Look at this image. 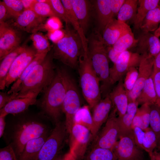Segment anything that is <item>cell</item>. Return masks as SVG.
<instances>
[{
	"instance_id": "obj_1",
	"label": "cell",
	"mask_w": 160,
	"mask_h": 160,
	"mask_svg": "<svg viewBox=\"0 0 160 160\" xmlns=\"http://www.w3.org/2000/svg\"><path fill=\"white\" fill-rule=\"evenodd\" d=\"M44 118L24 116L6 122L3 136L7 145L12 147L18 159L28 141L52 131L47 121L48 118Z\"/></svg>"
},
{
	"instance_id": "obj_2",
	"label": "cell",
	"mask_w": 160,
	"mask_h": 160,
	"mask_svg": "<svg viewBox=\"0 0 160 160\" xmlns=\"http://www.w3.org/2000/svg\"><path fill=\"white\" fill-rule=\"evenodd\" d=\"M52 51L36 65L22 82L16 98L37 95L44 91L54 79L56 70L53 62Z\"/></svg>"
},
{
	"instance_id": "obj_3",
	"label": "cell",
	"mask_w": 160,
	"mask_h": 160,
	"mask_svg": "<svg viewBox=\"0 0 160 160\" xmlns=\"http://www.w3.org/2000/svg\"><path fill=\"white\" fill-rule=\"evenodd\" d=\"M88 52L93 67L101 82V94L103 98L111 92L112 85L109 78V60L107 47L102 34L96 31L87 39Z\"/></svg>"
},
{
	"instance_id": "obj_4",
	"label": "cell",
	"mask_w": 160,
	"mask_h": 160,
	"mask_svg": "<svg viewBox=\"0 0 160 160\" xmlns=\"http://www.w3.org/2000/svg\"><path fill=\"white\" fill-rule=\"evenodd\" d=\"M77 69L83 96L89 108L93 109L101 99L100 81L93 67L88 49L82 50Z\"/></svg>"
},
{
	"instance_id": "obj_5",
	"label": "cell",
	"mask_w": 160,
	"mask_h": 160,
	"mask_svg": "<svg viewBox=\"0 0 160 160\" xmlns=\"http://www.w3.org/2000/svg\"><path fill=\"white\" fill-rule=\"evenodd\" d=\"M39 103L43 114L55 124L60 121L66 89L58 68L49 86L44 90Z\"/></svg>"
},
{
	"instance_id": "obj_6",
	"label": "cell",
	"mask_w": 160,
	"mask_h": 160,
	"mask_svg": "<svg viewBox=\"0 0 160 160\" xmlns=\"http://www.w3.org/2000/svg\"><path fill=\"white\" fill-rule=\"evenodd\" d=\"M69 25H66L64 37L54 45L52 51L54 59L72 69L78 68L79 60L83 50L81 38Z\"/></svg>"
},
{
	"instance_id": "obj_7",
	"label": "cell",
	"mask_w": 160,
	"mask_h": 160,
	"mask_svg": "<svg viewBox=\"0 0 160 160\" xmlns=\"http://www.w3.org/2000/svg\"><path fill=\"white\" fill-rule=\"evenodd\" d=\"M58 68L66 89L62 111L65 115V122L69 133L74 124L75 115L81 108V98L76 84L72 77L65 68Z\"/></svg>"
},
{
	"instance_id": "obj_8",
	"label": "cell",
	"mask_w": 160,
	"mask_h": 160,
	"mask_svg": "<svg viewBox=\"0 0 160 160\" xmlns=\"http://www.w3.org/2000/svg\"><path fill=\"white\" fill-rule=\"evenodd\" d=\"M68 134L65 121L56 123L35 160H54L59 155Z\"/></svg>"
},
{
	"instance_id": "obj_9",
	"label": "cell",
	"mask_w": 160,
	"mask_h": 160,
	"mask_svg": "<svg viewBox=\"0 0 160 160\" xmlns=\"http://www.w3.org/2000/svg\"><path fill=\"white\" fill-rule=\"evenodd\" d=\"M116 113L113 106L105 126L94 140L92 148L100 147L114 151L120 136Z\"/></svg>"
},
{
	"instance_id": "obj_10",
	"label": "cell",
	"mask_w": 160,
	"mask_h": 160,
	"mask_svg": "<svg viewBox=\"0 0 160 160\" xmlns=\"http://www.w3.org/2000/svg\"><path fill=\"white\" fill-rule=\"evenodd\" d=\"M70 151L78 160L83 159L92 136L91 131L81 125L74 123L68 135Z\"/></svg>"
},
{
	"instance_id": "obj_11",
	"label": "cell",
	"mask_w": 160,
	"mask_h": 160,
	"mask_svg": "<svg viewBox=\"0 0 160 160\" xmlns=\"http://www.w3.org/2000/svg\"><path fill=\"white\" fill-rule=\"evenodd\" d=\"M142 55L126 50L121 53L112 67L110 68L109 78L112 86L119 81L132 67H138Z\"/></svg>"
},
{
	"instance_id": "obj_12",
	"label": "cell",
	"mask_w": 160,
	"mask_h": 160,
	"mask_svg": "<svg viewBox=\"0 0 160 160\" xmlns=\"http://www.w3.org/2000/svg\"><path fill=\"white\" fill-rule=\"evenodd\" d=\"M22 35L19 29L7 22L0 23V60L20 47Z\"/></svg>"
},
{
	"instance_id": "obj_13",
	"label": "cell",
	"mask_w": 160,
	"mask_h": 160,
	"mask_svg": "<svg viewBox=\"0 0 160 160\" xmlns=\"http://www.w3.org/2000/svg\"><path fill=\"white\" fill-rule=\"evenodd\" d=\"M37 54L33 46H27L12 63L6 77L5 87L8 88L18 78Z\"/></svg>"
},
{
	"instance_id": "obj_14",
	"label": "cell",
	"mask_w": 160,
	"mask_h": 160,
	"mask_svg": "<svg viewBox=\"0 0 160 160\" xmlns=\"http://www.w3.org/2000/svg\"><path fill=\"white\" fill-rule=\"evenodd\" d=\"M142 150L135 143L132 131L120 137L113 151L117 160H131L143 157Z\"/></svg>"
},
{
	"instance_id": "obj_15",
	"label": "cell",
	"mask_w": 160,
	"mask_h": 160,
	"mask_svg": "<svg viewBox=\"0 0 160 160\" xmlns=\"http://www.w3.org/2000/svg\"><path fill=\"white\" fill-rule=\"evenodd\" d=\"M154 58L147 54L142 55L137 79L132 90L128 94V101H136L146 81L152 76Z\"/></svg>"
},
{
	"instance_id": "obj_16",
	"label": "cell",
	"mask_w": 160,
	"mask_h": 160,
	"mask_svg": "<svg viewBox=\"0 0 160 160\" xmlns=\"http://www.w3.org/2000/svg\"><path fill=\"white\" fill-rule=\"evenodd\" d=\"M13 25L19 30L33 33L45 29L47 18L40 17L31 9L25 10L15 19Z\"/></svg>"
},
{
	"instance_id": "obj_17",
	"label": "cell",
	"mask_w": 160,
	"mask_h": 160,
	"mask_svg": "<svg viewBox=\"0 0 160 160\" xmlns=\"http://www.w3.org/2000/svg\"><path fill=\"white\" fill-rule=\"evenodd\" d=\"M113 107V103L108 94L102 99L93 109V123L91 132L93 140L103 124L108 119Z\"/></svg>"
},
{
	"instance_id": "obj_18",
	"label": "cell",
	"mask_w": 160,
	"mask_h": 160,
	"mask_svg": "<svg viewBox=\"0 0 160 160\" xmlns=\"http://www.w3.org/2000/svg\"><path fill=\"white\" fill-rule=\"evenodd\" d=\"M131 30L126 23L113 18L103 32V39L107 46H112L123 35Z\"/></svg>"
},
{
	"instance_id": "obj_19",
	"label": "cell",
	"mask_w": 160,
	"mask_h": 160,
	"mask_svg": "<svg viewBox=\"0 0 160 160\" xmlns=\"http://www.w3.org/2000/svg\"><path fill=\"white\" fill-rule=\"evenodd\" d=\"M137 52L141 55L147 54L155 57L160 52V40L150 32H143L138 38Z\"/></svg>"
},
{
	"instance_id": "obj_20",
	"label": "cell",
	"mask_w": 160,
	"mask_h": 160,
	"mask_svg": "<svg viewBox=\"0 0 160 160\" xmlns=\"http://www.w3.org/2000/svg\"><path fill=\"white\" fill-rule=\"evenodd\" d=\"M109 94L118 117H122L126 112L128 104V95L124 86L123 79L118 81Z\"/></svg>"
},
{
	"instance_id": "obj_21",
	"label": "cell",
	"mask_w": 160,
	"mask_h": 160,
	"mask_svg": "<svg viewBox=\"0 0 160 160\" xmlns=\"http://www.w3.org/2000/svg\"><path fill=\"white\" fill-rule=\"evenodd\" d=\"M37 96L12 100L0 109V116H6L9 114L15 115L24 112L30 106L37 103Z\"/></svg>"
},
{
	"instance_id": "obj_22",
	"label": "cell",
	"mask_w": 160,
	"mask_h": 160,
	"mask_svg": "<svg viewBox=\"0 0 160 160\" xmlns=\"http://www.w3.org/2000/svg\"><path fill=\"white\" fill-rule=\"evenodd\" d=\"M93 4L96 15L97 31L101 34L108 24L114 18L111 9L110 0H95Z\"/></svg>"
},
{
	"instance_id": "obj_23",
	"label": "cell",
	"mask_w": 160,
	"mask_h": 160,
	"mask_svg": "<svg viewBox=\"0 0 160 160\" xmlns=\"http://www.w3.org/2000/svg\"><path fill=\"white\" fill-rule=\"evenodd\" d=\"M51 132L28 141L25 146L18 160H35Z\"/></svg>"
},
{
	"instance_id": "obj_24",
	"label": "cell",
	"mask_w": 160,
	"mask_h": 160,
	"mask_svg": "<svg viewBox=\"0 0 160 160\" xmlns=\"http://www.w3.org/2000/svg\"><path fill=\"white\" fill-rule=\"evenodd\" d=\"M72 7L80 27L85 34L90 20L89 1L86 0H71Z\"/></svg>"
},
{
	"instance_id": "obj_25",
	"label": "cell",
	"mask_w": 160,
	"mask_h": 160,
	"mask_svg": "<svg viewBox=\"0 0 160 160\" xmlns=\"http://www.w3.org/2000/svg\"><path fill=\"white\" fill-rule=\"evenodd\" d=\"M27 46L25 44L20 46L7 55L0 61V89L2 90L5 87L6 77L13 62L16 58L25 49Z\"/></svg>"
},
{
	"instance_id": "obj_26",
	"label": "cell",
	"mask_w": 160,
	"mask_h": 160,
	"mask_svg": "<svg viewBox=\"0 0 160 160\" xmlns=\"http://www.w3.org/2000/svg\"><path fill=\"white\" fill-rule=\"evenodd\" d=\"M137 102L129 101L126 113L121 117H118L120 131V136L132 131L131 125L133 119L138 109Z\"/></svg>"
},
{
	"instance_id": "obj_27",
	"label": "cell",
	"mask_w": 160,
	"mask_h": 160,
	"mask_svg": "<svg viewBox=\"0 0 160 160\" xmlns=\"http://www.w3.org/2000/svg\"><path fill=\"white\" fill-rule=\"evenodd\" d=\"M159 1V0H138L137 12L134 20L135 29L140 28L142 23L148 13L158 7Z\"/></svg>"
},
{
	"instance_id": "obj_28",
	"label": "cell",
	"mask_w": 160,
	"mask_h": 160,
	"mask_svg": "<svg viewBox=\"0 0 160 160\" xmlns=\"http://www.w3.org/2000/svg\"><path fill=\"white\" fill-rule=\"evenodd\" d=\"M68 15L70 24L72 25L73 29L77 33L81 40L83 50H87V39L81 29L78 19L73 10L71 0H61Z\"/></svg>"
},
{
	"instance_id": "obj_29",
	"label": "cell",
	"mask_w": 160,
	"mask_h": 160,
	"mask_svg": "<svg viewBox=\"0 0 160 160\" xmlns=\"http://www.w3.org/2000/svg\"><path fill=\"white\" fill-rule=\"evenodd\" d=\"M157 96L152 76L146 81L136 101L139 105L146 104L150 105L156 104Z\"/></svg>"
},
{
	"instance_id": "obj_30",
	"label": "cell",
	"mask_w": 160,
	"mask_h": 160,
	"mask_svg": "<svg viewBox=\"0 0 160 160\" xmlns=\"http://www.w3.org/2000/svg\"><path fill=\"white\" fill-rule=\"evenodd\" d=\"M48 54V53H47ZM47 53H37L33 59L23 71L17 80L12 84L10 89L7 92L8 93H17L20 86L33 68L41 62L47 54Z\"/></svg>"
},
{
	"instance_id": "obj_31",
	"label": "cell",
	"mask_w": 160,
	"mask_h": 160,
	"mask_svg": "<svg viewBox=\"0 0 160 160\" xmlns=\"http://www.w3.org/2000/svg\"><path fill=\"white\" fill-rule=\"evenodd\" d=\"M160 23V6L150 10L143 21L140 28L143 32L155 31Z\"/></svg>"
},
{
	"instance_id": "obj_32",
	"label": "cell",
	"mask_w": 160,
	"mask_h": 160,
	"mask_svg": "<svg viewBox=\"0 0 160 160\" xmlns=\"http://www.w3.org/2000/svg\"><path fill=\"white\" fill-rule=\"evenodd\" d=\"M138 4L137 0H125L118 15L117 20L122 22L134 18Z\"/></svg>"
},
{
	"instance_id": "obj_33",
	"label": "cell",
	"mask_w": 160,
	"mask_h": 160,
	"mask_svg": "<svg viewBox=\"0 0 160 160\" xmlns=\"http://www.w3.org/2000/svg\"><path fill=\"white\" fill-rule=\"evenodd\" d=\"M84 160H117L113 151L102 148H92Z\"/></svg>"
},
{
	"instance_id": "obj_34",
	"label": "cell",
	"mask_w": 160,
	"mask_h": 160,
	"mask_svg": "<svg viewBox=\"0 0 160 160\" xmlns=\"http://www.w3.org/2000/svg\"><path fill=\"white\" fill-rule=\"evenodd\" d=\"M138 41L131 30L123 35L112 47L116 51L121 53L137 44Z\"/></svg>"
},
{
	"instance_id": "obj_35",
	"label": "cell",
	"mask_w": 160,
	"mask_h": 160,
	"mask_svg": "<svg viewBox=\"0 0 160 160\" xmlns=\"http://www.w3.org/2000/svg\"><path fill=\"white\" fill-rule=\"evenodd\" d=\"M31 39L37 53L47 54L50 51L51 47L48 38L41 33L37 32L32 33Z\"/></svg>"
},
{
	"instance_id": "obj_36",
	"label": "cell",
	"mask_w": 160,
	"mask_h": 160,
	"mask_svg": "<svg viewBox=\"0 0 160 160\" xmlns=\"http://www.w3.org/2000/svg\"><path fill=\"white\" fill-rule=\"evenodd\" d=\"M89 106L81 107L76 114L74 118V124L83 125L90 131L92 126V116L90 113Z\"/></svg>"
},
{
	"instance_id": "obj_37",
	"label": "cell",
	"mask_w": 160,
	"mask_h": 160,
	"mask_svg": "<svg viewBox=\"0 0 160 160\" xmlns=\"http://www.w3.org/2000/svg\"><path fill=\"white\" fill-rule=\"evenodd\" d=\"M150 128L155 133L157 145L160 143V106L156 104L150 105Z\"/></svg>"
},
{
	"instance_id": "obj_38",
	"label": "cell",
	"mask_w": 160,
	"mask_h": 160,
	"mask_svg": "<svg viewBox=\"0 0 160 160\" xmlns=\"http://www.w3.org/2000/svg\"><path fill=\"white\" fill-rule=\"evenodd\" d=\"M143 150L149 154L152 153L157 147V141L156 136L150 127L145 131L143 141Z\"/></svg>"
},
{
	"instance_id": "obj_39",
	"label": "cell",
	"mask_w": 160,
	"mask_h": 160,
	"mask_svg": "<svg viewBox=\"0 0 160 160\" xmlns=\"http://www.w3.org/2000/svg\"><path fill=\"white\" fill-rule=\"evenodd\" d=\"M48 1L47 2L41 3L35 0L31 9L38 15L41 17L45 18L57 17Z\"/></svg>"
},
{
	"instance_id": "obj_40",
	"label": "cell",
	"mask_w": 160,
	"mask_h": 160,
	"mask_svg": "<svg viewBox=\"0 0 160 160\" xmlns=\"http://www.w3.org/2000/svg\"><path fill=\"white\" fill-rule=\"evenodd\" d=\"M10 17L15 19L24 10L21 0H4Z\"/></svg>"
},
{
	"instance_id": "obj_41",
	"label": "cell",
	"mask_w": 160,
	"mask_h": 160,
	"mask_svg": "<svg viewBox=\"0 0 160 160\" xmlns=\"http://www.w3.org/2000/svg\"><path fill=\"white\" fill-rule=\"evenodd\" d=\"M138 75V70L136 67L130 68L126 73L123 81V84L127 95L133 88L137 81Z\"/></svg>"
},
{
	"instance_id": "obj_42",
	"label": "cell",
	"mask_w": 160,
	"mask_h": 160,
	"mask_svg": "<svg viewBox=\"0 0 160 160\" xmlns=\"http://www.w3.org/2000/svg\"><path fill=\"white\" fill-rule=\"evenodd\" d=\"M48 2L57 17L63 20L66 25H70L68 15L61 0H48Z\"/></svg>"
},
{
	"instance_id": "obj_43",
	"label": "cell",
	"mask_w": 160,
	"mask_h": 160,
	"mask_svg": "<svg viewBox=\"0 0 160 160\" xmlns=\"http://www.w3.org/2000/svg\"><path fill=\"white\" fill-rule=\"evenodd\" d=\"M138 110L142 119L145 131L149 127L151 115L150 105L146 104L141 105Z\"/></svg>"
},
{
	"instance_id": "obj_44",
	"label": "cell",
	"mask_w": 160,
	"mask_h": 160,
	"mask_svg": "<svg viewBox=\"0 0 160 160\" xmlns=\"http://www.w3.org/2000/svg\"><path fill=\"white\" fill-rule=\"evenodd\" d=\"M0 160H18L14 150L10 145L0 150Z\"/></svg>"
},
{
	"instance_id": "obj_45",
	"label": "cell",
	"mask_w": 160,
	"mask_h": 160,
	"mask_svg": "<svg viewBox=\"0 0 160 160\" xmlns=\"http://www.w3.org/2000/svg\"><path fill=\"white\" fill-rule=\"evenodd\" d=\"M133 137L136 145L142 150H143V141L145 131L140 127H136L132 129Z\"/></svg>"
},
{
	"instance_id": "obj_46",
	"label": "cell",
	"mask_w": 160,
	"mask_h": 160,
	"mask_svg": "<svg viewBox=\"0 0 160 160\" xmlns=\"http://www.w3.org/2000/svg\"><path fill=\"white\" fill-rule=\"evenodd\" d=\"M152 77L157 96L156 105L160 106V71H153Z\"/></svg>"
},
{
	"instance_id": "obj_47",
	"label": "cell",
	"mask_w": 160,
	"mask_h": 160,
	"mask_svg": "<svg viewBox=\"0 0 160 160\" xmlns=\"http://www.w3.org/2000/svg\"><path fill=\"white\" fill-rule=\"evenodd\" d=\"M60 20L56 17H49L45 23V29L48 31L61 29L62 25Z\"/></svg>"
},
{
	"instance_id": "obj_48",
	"label": "cell",
	"mask_w": 160,
	"mask_h": 160,
	"mask_svg": "<svg viewBox=\"0 0 160 160\" xmlns=\"http://www.w3.org/2000/svg\"><path fill=\"white\" fill-rule=\"evenodd\" d=\"M65 34V30L61 29L48 31V38L54 44L56 43L62 39Z\"/></svg>"
},
{
	"instance_id": "obj_49",
	"label": "cell",
	"mask_w": 160,
	"mask_h": 160,
	"mask_svg": "<svg viewBox=\"0 0 160 160\" xmlns=\"http://www.w3.org/2000/svg\"><path fill=\"white\" fill-rule=\"evenodd\" d=\"M17 93H8L7 92H0V109L12 100L16 98Z\"/></svg>"
},
{
	"instance_id": "obj_50",
	"label": "cell",
	"mask_w": 160,
	"mask_h": 160,
	"mask_svg": "<svg viewBox=\"0 0 160 160\" xmlns=\"http://www.w3.org/2000/svg\"><path fill=\"white\" fill-rule=\"evenodd\" d=\"M125 0H110L111 9L113 17L117 15Z\"/></svg>"
},
{
	"instance_id": "obj_51",
	"label": "cell",
	"mask_w": 160,
	"mask_h": 160,
	"mask_svg": "<svg viewBox=\"0 0 160 160\" xmlns=\"http://www.w3.org/2000/svg\"><path fill=\"white\" fill-rule=\"evenodd\" d=\"M11 17L8 10L3 1H0V23L6 22L7 19Z\"/></svg>"
},
{
	"instance_id": "obj_52",
	"label": "cell",
	"mask_w": 160,
	"mask_h": 160,
	"mask_svg": "<svg viewBox=\"0 0 160 160\" xmlns=\"http://www.w3.org/2000/svg\"><path fill=\"white\" fill-rule=\"evenodd\" d=\"M107 51L109 60L114 64L117 61L121 53L116 51L112 46H107Z\"/></svg>"
},
{
	"instance_id": "obj_53",
	"label": "cell",
	"mask_w": 160,
	"mask_h": 160,
	"mask_svg": "<svg viewBox=\"0 0 160 160\" xmlns=\"http://www.w3.org/2000/svg\"><path fill=\"white\" fill-rule=\"evenodd\" d=\"M136 127H140L144 131L143 123L138 109L133 119L131 125L132 129Z\"/></svg>"
},
{
	"instance_id": "obj_54",
	"label": "cell",
	"mask_w": 160,
	"mask_h": 160,
	"mask_svg": "<svg viewBox=\"0 0 160 160\" xmlns=\"http://www.w3.org/2000/svg\"><path fill=\"white\" fill-rule=\"evenodd\" d=\"M6 116H0V137L3 136L6 127Z\"/></svg>"
},
{
	"instance_id": "obj_55",
	"label": "cell",
	"mask_w": 160,
	"mask_h": 160,
	"mask_svg": "<svg viewBox=\"0 0 160 160\" xmlns=\"http://www.w3.org/2000/svg\"><path fill=\"white\" fill-rule=\"evenodd\" d=\"M153 71H160V52L154 58Z\"/></svg>"
},
{
	"instance_id": "obj_56",
	"label": "cell",
	"mask_w": 160,
	"mask_h": 160,
	"mask_svg": "<svg viewBox=\"0 0 160 160\" xmlns=\"http://www.w3.org/2000/svg\"><path fill=\"white\" fill-rule=\"evenodd\" d=\"M25 10L31 9L35 0H21Z\"/></svg>"
},
{
	"instance_id": "obj_57",
	"label": "cell",
	"mask_w": 160,
	"mask_h": 160,
	"mask_svg": "<svg viewBox=\"0 0 160 160\" xmlns=\"http://www.w3.org/2000/svg\"><path fill=\"white\" fill-rule=\"evenodd\" d=\"M65 155V160H78L74 155L70 151Z\"/></svg>"
},
{
	"instance_id": "obj_58",
	"label": "cell",
	"mask_w": 160,
	"mask_h": 160,
	"mask_svg": "<svg viewBox=\"0 0 160 160\" xmlns=\"http://www.w3.org/2000/svg\"><path fill=\"white\" fill-rule=\"evenodd\" d=\"M153 155L156 160H160V153L156 150H154L153 152Z\"/></svg>"
},
{
	"instance_id": "obj_59",
	"label": "cell",
	"mask_w": 160,
	"mask_h": 160,
	"mask_svg": "<svg viewBox=\"0 0 160 160\" xmlns=\"http://www.w3.org/2000/svg\"><path fill=\"white\" fill-rule=\"evenodd\" d=\"M154 34L157 37L160 36V23L158 28L154 31Z\"/></svg>"
},
{
	"instance_id": "obj_60",
	"label": "cell",
	"mask_w": 160,
	"mask_h": 160,
	"mask_svg": "<svg viewBox=\"0 0 160 160\" xmlns=\"http://www.w3.org/2000/svg\"><path fill=\"white\" fill-rule=\"evenodd\" d=\"M54 160H65V155L63 156L59 155Z\"/></svg>"
},
{
	"instance_id": "obj_61",
	"label": "cell",
	"mask_w": 160,
	"mask_h": 160,
	"mask_svg": "<svg viewBox=\"0 0 160 160\" xmlns=\"http://www.w3.org/2000/svg\"><path fill=\"white\" fill-rule=\"evenodd\" d=\"M150 157V160H156L153 155V153L149 155Z\"/></svg>"
},
{
	"instance_id": "obj_62",
	"label": "cell",
	"mask_w": 160,
	"mask_h": 160,
	"mask_svg": "<svg viewBox=\"0 0 160 160\" xmlns=\"http://www.w3.org/2000/svg\"><path fill=\"white\" fill-rule=\"evenodd\" d=\"M38 2L41 3L47 2L48 1V0H36Z\"/></svg>"
},
{
	"instance_id": "obj_63",
	"label": "cell",
	"mask_w": 160,
	"mask_h": 160,
	"mask_svg": "<svg viewBox=\"0 0 160 160\" xmlns=\"http://www.w3.org/2000/svg\"><path fill=\"white\" fill-rule=\"evenodd\" d=\"M131 160H143V157L133 159Z\"/></svg>"
},
{
	"instance_id": "obj_64",
	"label": "cell",
	"mask_w": 160,
	"mask_h": 160,
	"mask_svg": "<svg viewBox=\"0 0 160 160\" xmlns=\"http://www.w3.org/2000/svg\"><path fill=\"white\" fill-rule=\"evenodd\" d=\"M157 147L158 148L159 151V152L160 153V143L157 145Z\"/></svg>"
}]
</instances>
